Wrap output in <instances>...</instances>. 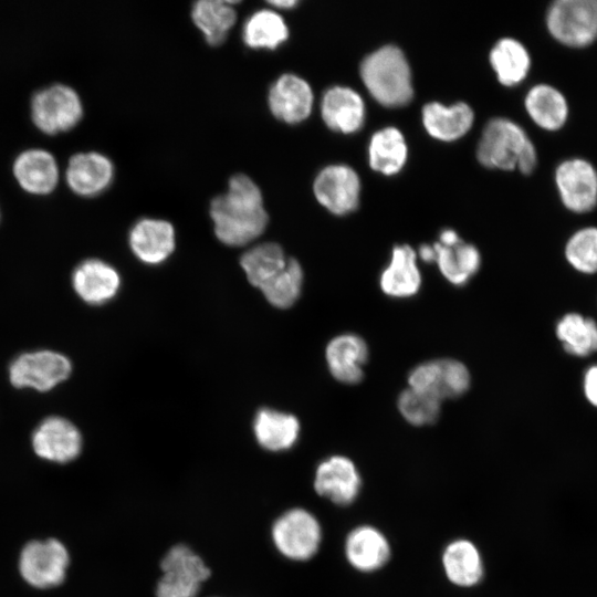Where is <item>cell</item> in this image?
<instances>
[{
  "label": "cell",
  "instance_id": "obj_1",
  "mask_svg": "<svg viewBox=\"0 0 597 597\" xmlns=\"http://www.w3.org/2000/svg\"><path fill=\"white\" fill-rule=\"evenodd\" d=\"M209 212L216 237L229 247L254 241L269 222L261 189L243 174L229 179L227 191L212 199Z\"/></svg>",
  "mask_w": 597,
  "mask_h": 597
},
{
  "label": "cell",
  "instance_id": "obj_2",
  "mask_svg": "<svg viewBox=\"0 0 597 597\" xmlns=\"http://www.w3.org/2000/svg\"><path fill=\"white\" fill-rule=\"evenodd\" d=\"M478 160L488 168L531 174L536 166V150L524 129L511 119L489 121L476 148Z\"/></svg>",
  "mask_w": 597,
  "mask_h": 597
},
{
  "label": "cell",
  "instance_id": "obj_3",
  "mask_svg": "<svg viewBox=\"0 0 597 597\" xmlns=\"http://www.w3.org/2000/svg\"><path fill=\"white\" fill-rule=\"evenodd\" d=\"M360 76L370 95L384 106H402L412 98L410 66L396 45H384L368 54L360 64Z\"/></svg>",
  "mask_w": 597,
  "mask_h": 597
},
{
  "label": "cell",
  "instance_id": "obj_4",
  "mask_svg": "<svg viewBox=\"0 0 597 597\" xmlns=\"http://www.w3.org/2000/svg\"><path fill=\"white\" fill-rule=\"evenodd\" d=\"M160 570L155 590L157 597H195L210 576L203 558L182 544L168 549L160 562Z\"/></svg>",
  "mask_w": 597,
  "mask_h": 597
},
{
  "label": "cell",
  "instance_id": "obj_5",
  "mask_svg": "<svg viewBox=\"0 0 597 597\" xmlns=\"http://www.w3.org/2000/svg\"><path fill=\"white\" fill-rule=\"evenodd\" d=\"M271 537L281 555L291 561L304 562L317 553L322 528L310 511L294 507L276 517L272 524Z\"/></svg>",
  "mask_w": 597,
  "mask_h": 597
},
{
  "label": "cell",
  "instance_id": "obj_6",
  "mask_svg": "<svg viewBox=\"0 0 597 597\" xmlns=\"http://www.w3.org/2000/svg\"><path fill=\"white\" fill-rule=\"evenodd\" d=\"M34 125L46 134L74 127L83 116V104L77 92L62 83L38 90L30 102Z\"/></svg>",
  "mask_w": 597,
  "mask_h": 597
},
{
  "label": "cell",
  "instance_id": "obj_7",
  "mask_svg": "<svg viewBox=\"0 0 597 597\" xmlns=\"http://www.w3.org/2000/svg\"><path fill=\"white\" fill-rule=\"evenodd\" d=\"M546 24L564 45H589L597 39V0L555 1L547 11Z\"/></svg>",
  "mask_w": 597,
  "mask_h": 597
},
{
  "label": "cell",
  "instance_id": "obj_8",
  "mask_svg": "<svg viewBox=\"0 0 597 597\" xmlns=\"http://www.w3.org/2000/svg\"><path fill=\"white\" fill-rule=\"evenodd\" d=\"M70 565L65 545L56 538L27 543L19 557V572L30 586L48 589L63 583Z\"/></svg>",
  "mask_w": 597,
  "mask_h": 597
},
{
  "label": "cell",
  "instance_id": "obj_9",
  "mask_svg": "<svg viewBox=\"0 0 597 597\" xmlns=\"http://www.w3.org/2000/svg\"><path fill=\"white\" fill-rule=\"evenodd\" d=\"M468 367L452 358L431 359L417 365L408 375L410 388L440 401L462 396L470 388Z\"/></svg>",
  "mask_w": 597,
  "mask_h": 597
},
{
  "label": "cell",
  "instance_id": "obj_10",
  "mask_svg": "<svg viewBox=\"0 0 597 597\" xmlns=\"http://www.w3.org/2000/svg\"><path fill=\"white\" fill-rule=\"evenodd\" d=\"M71 370V362L64 355L38 350L17 357L10 365L9 376L17 388L46 391L65 380Z\"/></svg>",
  "mask_w": 597,
  "mask_h": 597
},
{
  "label": "cell",
  "instance_id": "obj_11",
  "mask_svg": "<svg viewBox=\"0 0 597 597\" xmlns=\"http://www.w3.org/2000/svg\"><path fill=\"white\" fill-rule=\"evenodd\" d=\"M313 192L325 209L334 214L344 216L359 205L360 180L349 166L329 165L315 177Z\"/></svg>",
  "mask_w": 597,
  "mask_h": 597
},
{
  "label": "cell",
  "instance_id": "obj_12",
  "mask_svg": "<svg viewBox=\"0 0 597 597\" xmlns=\"http://www.w3.org/2000/svg\"><path fill=\"white\" fill-rule=\"evenodd\" d=\"M555 182L568 210L584 213L597 205V171L589 161L573 158L561 163L555 171Z\"/></svg>",
  "mask_w": 597,
  "mask_h": 597
},
{
  "label": "cell",
  "instance_id": "obj_13",
  "mask_svg": "<svg viewBox=\"0 0 597 597\" xmlns=\"http://www.w3.org/2000/svg\"><path fill=\"white\" fill-rule=\"evenodd\" d=\"M313 486L316 493L337 505L353 503L362 486L355 463L345 455H332L317 465Z\"/></svg>",
  "mask_w": 597,
  "mask_h": 597
},
{
  "label": "cell",
  "instance_id": "obj_14",
  "mask_svg": "<svg viewBox=\"0 0 597 597\" xmlns=\"http://www.w3.org/2000/svg\"><path fill=\"white\" fill-rule=\"evenodd\" d=\"M314 94L311 85L293 73L280 75L268 93L272 115L286 124H298L312 113Z\"/></svg>",
  "mask_w": 597,
  "mask_h": 597
},
{
  "label": "cell",
  "instance_id": "obj_15",
  "mask_svg": "<svg viewBox=\"0 0 597 597\" xmlns=\"http://www.w3.org/2000/svg\"><path fill=\"white\" fill-rule=\"evenodd\" d=\"M32 447L40 458L67 463L78 457L82 450V436L78 429L61 417L45 418L32 434Z\"/></svg>",
  "mask_w": 597,
  "mask_h": 597
},
{
  "label": "cell",
  "instance_id": "obj_16",
  "mask_svg": "<svg viewBox=\"0 0 597 597\" xmlns=\"http://www.w3.org/2000/svg\"><path fill=\"white\" fill-rule=\"evenodd\" d=\"M114 164L98 151H81L72 155L65 169L67 186L84 197L105 191L114 179Z\"/></svg>",
  "mask_w": 597,
  "mask_h": 597
},
{
  "label": "cell",
  "instance_id": "obj_17",
  "mask_svg": "<svg viewBox=\"0 0 597 597\" xmlns=\"http://www.w3.org/2000/svg\"><path fill=\"white\" fill-rule=\"evenodd\" d=\"M128 243L134 255L142 262L160 264L175 250V228L167 220L143 218L132 227Z\"/></svg>",
  "mask_w": 597,
  "mask_h": 597
},
{
  "label": "cell",
  "instance_id": "obj_18",
  "mask_svg": "<svg viewBox=\"0 0 597 597\" xmlns=\"http://www.w3.org/2000/svg\"><path fill=\"white\" fill-rule=\"evenodd\" d=\"M368 355L367 343L354 333L335 336L325 349L329 373L336 380L348 385H355L364 378V365Z\"/></svg>",
  "mask_w": 597,
  "mask_h": 597
},
{
  "label": "cell",
  "instance_id": "obj_19",
  "mask_svg": "<svg viewBox=\"0 0 597 597\" xmlns=\"http://www.w3.org/2000/svg\"><path fill=\"white\" fill-rule=\"evenodd\" d=\"M321 114L325 125L332 130L352 134L364 125L365 104L353 88L336 85L323 94Z\"/></svg>",
  "mask_w": 597,
  "mask_h": 597
},
{
  "label": "cell",
  "instance_id": "obj_20",
  "mask_svg": "<svg viewBox=\"0 0 597 597\" xmlns=\"http://www.w3.org/2000/svg\"><path fill=\"white\" fill-rule=\"evenodd\" d=\"M12 171L19 185L25 191L35 195L51 192L60 178L55 157L43 148L21 151L13 161Z\"/></svg>",
  "mask_w": 597,
  "mask_h": 597
},
{
  "label": "cell",
  "instance_id": "obj_21",
  "mask_svg": "<svg viewBox=\"0 0 597 597\" xmlns=\"http://www.w3.org/2000/svg\"><path fill=\"white\" fill-rule=\"evenodd\" d=\"M421 282L416 251L407 244L394 247L390 261L379 277L381 291L394 298H407L418 293Z\"/></svg>",
  "mask_w": 597,
  "mask_h": 597
},
{
  "label": "cell",
  "instance_id": "obj_22",
  "mask_svg": "<svg viewBox=\"0 0 597 597\" xmlns=\"http://www.w3.org/2000/svg\"><path fill=\"white\" fill-rule=\"evenodd\" d=\"M345 555L357 570L371 573L380 569L390 557L387 537L371 525L353 528L345 542Z\"/></svg>",
  "mask_w": 597,
  "mask_h": 597
},
{
  "label": "cell",
  "instance_id": "obj_23",
  "mask_svg": "<svg viewBox=\"0 0 597 597\" xmlns=\"http://www.w3.org/2000/svg\"><path fill=\"white\" fill-rule=\"evenodd\" d=\"M72 282L75 292L83 301L98 305L116 295L121 277L108 263L98 259H88L76 266Z\"/></svg>",
  "mask_w": 597,
  "mask_h": 597
},
{
  "label": "cell",
  "instance_id": "obj_24",
  "mask_svg": "<svg viewBox=\"0 0 597 597\" xmlns=\"http://www.w3.org/2000/svg\"><path fill=\"white\" fill-rule=\"evenodd\" d=\"M472 108L462 102L443 105L431 102L422 107V124L427 133L442 142H453L465 135L473 125Z\"/></svg>",
  "mask_w": 597,
  "mask_h": 597
},
{
  "label": "cell",
  "instance_id": "obj_25",
  "mask_svg": "<svg viewBox=\"0 0 597 597\" xmlns=\"http://www.w3.org/2000/svg\"><path fill=\"white\" fill-rule=\"evenodd\" d=\"M300 421L291 413L262 408L253 422L256 442L265 450L279 452L291 449L300 436Z\"/></svg>",
  "mask_w": 597,
  "mask_h": 597
},
{
  "label": "cell",
  "instance_id": "obj_26",
  "mask_svg": "<svg viewBox=\"0 0 597 597\" xmlns=\"http://www.w3.org/2000/svg\"><path fill=\"white\" fill-rule=\"evenodd\" d=\"M442 565L448 579L457 586L471 587L483 577L481 554L469 540L450 542L443 551Z\"/></svg>",
  "mask_w": 597,
  "mask_h": 597
},
{
  "label": "cell",
  "instance_id": "obj_27",
  "mask_svg": "<svg viewBox=\"0 0 597 597\" xmlns=\"http://www.w3.org/2000/svg\"><path fill=\"white\" fill-rule=\"evenodd\" d=\"M237 3L230 0H199L193 3L191 19L208 44L214 46L224 42L237 20L233 7Z\"/></svg>",
  "mask_w": 597,
  "mask_h": 597
},
{
  "label": "cell",
  "instance_id": "obj_28",
  "mask_svg": "<svg viewBox=\"0 0 597 597\" xmlns=\"http://www.w3.org/2000/svg\"><path fill=\"white\" fill-rule=\"evenodd\" d=\"M289 35L286 22L273 8L254 11L242 28L244 44L254 50H275L289 39Z\"/></svg>",
  "mask_w": 597,
  "mask_h": 597
},
{
  "label": "cell",
  "instance_id": "obj_29",
  "mask_svg": "<svg viewBox=\"0 0 597 597\" xmlns=\"http://www.w3.org/2000/svg\"><path fill=\"white\" fill-rule=\"evenodd\" d=\"M525 108L540 127L557 130L564 126L568 116V105L564 95L547 84L533 86L525 96Z\"/></svg>",
  "mask_w": 597,
  "mask_h": 597
},
{
  "label": "cell",
  "instance_id": "obj_30",
  "mask_svg": "<svg viewBox=\"0 0 597 597\" xmlns=\"http://www.w3.org/2000/svg\"><path fill=\"white\" fill-rule=\"evenodd\" d=\"M407 156V144L398 128L385 127L371 136L368 161L375 171L386 176L396 175L405 166Z\"/></svg>",
  "mask_w": 597,
  "mask_h": 597
},
{
  "label": "cell",
  "instance_id": "obj_31",
  "mask_svg": "<svg viewBox=\"0 0 597 597\" xmlns=\"http://www.w3.org/2000/svg\"><path fill=\"white\" fill-rule=\"evenodd\" d=\"M432 245L436 251L434 262L443 277L452 285L467 284L479 271L481 255L474 245L462 241L454 247H444L439 242Z\"/></svg>",
  "mask_w": 597,
  "mask_h": 597
},
{
  "label": "cell",
  "instance_id": "obj_32",
  "mask_svg": "<svg viewBox=\"0 0 597 597\" xmlns=\"http://www.w3.org/2000/svg\"><path fill=\"white\" fill-rule=\"evenodd\" d=\"M490 63L498 80L505 86L521 83L531 67V57L525 46L515 39L499 40L490 52Z\"/></svg>",
  "mask_w": 597,
  "mask_h": 597
},
{
  "label": "cell",
  "instance_id": "obj_33",
  "mask_svg": "<svg viewBox=\"0 0 597 597\" xmlns=\"http://www.w3.org/2000/svg\"><path fill=\"white\" fill-rule=\"evenodd\" d=\"M287 259L280 244L263 242L247 250L240 264L248 281L260 289L285 268Z\"/></svg>",
  "mask_w": 597,
  "mask_h": 597
},
{
  "label": "cell",
  "instance_id": "obj_34",
  "mask_svg": "<svg viewBox=\"0 0 597 597\" xmlns=\"http://www.w3.org/2000/svg\"><path fill=\"white\" fill-rule=\"evenodd\" d=\"M557 337L564 349L576 356H587L597 352V324L579 314H566L557 324Z\"/></svg>",
  "mask_w": 597,
  "mask_h": 597
},
{
  "label": "cell",
  "instance_id": "obj_35",
  "mask_svg": "<svg viewBox=\"0 0 597 597\" xmlns=\"http://www.w3.org/2000/svg\"><path fill=\"white\" fill-rule=\"evenodd\" d=\"M302 284V266L297 260L289 258L285 268L264 283L260 290L271 305L289 308L298 300Z\"/></svg>",
  "mask_w": 597,
  "mask_h": 597
},
{
  "label": "cell",
  "instance_id": "obj_36",
  "mask_svg": "<svg viewBox=\"0 0 597 597\" xmlns=\"http://www.w3.org/2000/svg\"><path fill=\"white\" fill-rule=\"evenodd\" d=\"M439 399L408 387L398 397V410L412 426H427L436 422L441 412Z\"/></svg>",
  "mask_w": 597,
  "mask_h": 597
},
{
  "label": "cell",
  "instance_id": "obj_37",
  "mask_svg": "<svg viewBox=\"0 0 597 597\" xmlns=\"http://www.w3.org/2000/svg\"><path fill=\"white\" fill-rule=\"evenodd\" d=\"M568 262L584 273L597 272V228H584L575 232L565 249Z\"/></svg>",
  "mask_w": 597,
  "mask_h": 597
},
{
  "label": "cell",
  "instance_id": "obj_38",
  "mask_svg": "<svg viewBox=\"0 0 597 597\" xmlns=\"http://www.w3.org/2000/svg\"><path fill=\"white\" fill-rule=\"evenodd\" d=\"M584 389L587 399L597 407V365L587 369L584 379Z\"/></svg>",
  "mask_w": 597,
  "mask_h": 597
},
{
  "label": "cell",
  "instance_id": "obj_39",
  "mask_svg": "<svg viewBox=\"0 0 597 597\" xmlns=\"http://www.w3.org/2000/svg\"><path fill=\"white\" fill-rule=\"evenodd\" d=\"M462 240L459 238L458 233L452 229H444L440 232L439 243L444 247H454L460 243Z\"/></svg>",
  "mask_w": 597,
  "mask_h": 597
},
{
  "label": "cell",
  "instance_id": "obj_40",
  "mask_svg": "<svg viewBox=\"0 0 597 597\" xmlns=\"http://www.w3.org/2000/svg\"><path fill=\"white\" fill-rule=\"evenodd\" d=\"M419 256L422 261L431 263L436 261V251L433 245L422 244L419 248Z\"/></svg>",
  "mask_w": 597,
  "mask_h": 597
},
{
  "label": "cell",
  "instance_id": "obj_41",
  "mask_svg": "<svg viewBox=\"0 0 597 597\" xmlns=\"http://www.w3.org/2000/svg\"><path fill=\"white\" fill-rule=\"evenodd\" d=\"M269 4L274 9H291L297 4L295 0H275L269 1Z\"/></svg>",
  "mask_w": 597,
  "mask_h": 597
}]
</instances>
